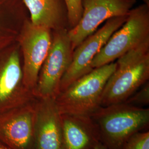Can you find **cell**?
Returning a JSON list of instances; mask_svg holds the SVG:
<instances>
[{
    "mask_svg": "<svg viewBox=\"0 0 149 149\" xmlns=\"http://www.w3.org/2000/svg\"><path fill=\"white\" fill-rule=\"evenodd\" d=\"M52 42V31L26 20L19 38L23 62L24 83L33 93L40 68Z\"/></svg>",
    "mask_w": 149,
    "mask_h": 149,
    "instance_id": "6",
    "label": "cell"
},
{
    "mask_svg": "<svg viewBox=\"0 0 149 149\" xmlns=\"http://www.w3.org/2000/svg\"><path fill=\"white\" fill-rule=\"evenodd\" d=\"M95 149H109L106 146H105L104 144H102L101 142L98 144V145L96 146Z\"/></svg>",
    "mask_w": 149,
    "mask_h": 149,
    "instance_id": "17",
    "label": "cell"
},
{
    "mask_svg": "<svg viewBox=\"0 0 149 149\" xmlns=\"http://www.w3.org/2000/svg\"><path fill=\"white\" fill-rule=\"evenodd\" d=\"M37 99L24 83L19 49H15L0 62V113L31 103Z\"/></svg>",
    "mask_w": 149,
    "mask_h": 149,
    "instance_id": "9",
    "label": "cell"
},
{
    "mask_svg": "<svg viewBox=\"0 0 149 149\" xmlns=\"http://www.w3.org/2000/svg\"><path fill=\"white\" fill-rule=\"evenodd\" d=\"M136 2V0H82L81 18L76 27L68 31L74 50L104 22L128 15Z\"/></svg>",
    "mask_w": 149,
    "mask_h": 149,
    "instance_id": "8",
    "label": "cell"
},
{
    "mask_svg": "<svg viewBox=\"0 0 149 149\" xmlns=\"http://www.w3.org/2000/svg\"><path fill=\"white\" fill-rule=\"evenodd\" d=\"M0 149H11L7 146L5 144H2V143L0 142Z\"/></svg>",
    "mask_w": 149,
    "mask_h": 149,
    "instance_id": "18",
    "label": "cell"
},
{
    "mask_svg": "<svg viewBox=\"0 0 149 149\" xmlns=\"http://www.w3.org/2000/svg\"><path fill=\"white\" fill-rule=\"evenodd\" d=\"M149 1L133 8L124 23L92 60V69L113 63L149 38Z\"/></svg>",
    "mask_w": 149,
    "mask_h": 149,
    "instance_id": "4",
    "label": "cell"
},
{
    "mask_svg": "<svg viewBox=\"0 0 149 149\" xmlns=\"http://www.w3.org/2000/svg\"><path fill=\"white\" fill-rule=\"evenodd\" d=\"M73 53L68 30L52 31L51 47L40 68L33 91L37 98H55L59 94L61 81L71 64Z\"/></svg>",
    "mask_w": 149,
    "mask_h": 149,
    "instance_id": "5",
    "label": "cell"
},
{
    "mask_svg": "<svg viewBox=\"0 0 149 149\" xmlns=\"http://www.w3.org/2000/svg\"><path fill=\"white\" fill-rule=\"evenodd\" d=\"M36 101L0 113L1 143L11 149H35Z\"/></svg>",
    "mask_w": 149,
    "mask_h": 149,
    "instance_id": "10",
    "label": "cell"
},
{
    "mask_svg": "<svg viewBox=\"0 0 149 149\" xmlns=\"http://www.w3.org/2000/svg\"><path fill=\"white\" fill-rule=\"evenodd\" d=\"M128 15L108 19L103 26L86 38L74 49L71 64L61 81L59 93L65 90L74 81L93 70L91 64L93 58L112 34L122 26Z\"/></svg>",
    "mask_w": 149,
    "mask_h": 149,
    "instance_id": "7",
    "label": "cell"
},
{
    "mask_svg": "<svg viewBox=\"0 0 149 149\" xmlns=\"http://www.w3.org/2000/svg\"><path fill=\"white\" fill-rule=\"evenodd\" d=\"M34 25L52 31L69 30L68 11L64 0H23Z\"/></svg>",
    "mask_w": 149,
    "mask_h": 149,
    "instance_id": "13",
    "label": "cell"
},
{
    "mask_svg": "<svg viewBox=\"0 0 149 149\" xmlns=\"http://www.w3.org/2000/svg\"><path fill=\"white\" fill-rule=\"evenodd\" d=\"M35 149H63L61 113L54 98L35 102Z\"/></svg>",
    "mask_w": 149,
    "mask_h": 149,
    "instance_id": "11",
    "label": "cell"
},
{
    "mask_svg": "<svg viewBox=\"0 0 149 149\" xmlns=\"http://www.w3.org/2000/svg\"><path fill=\"white\" fill-rule=\"evenodd\" d=\"M122 149H149V132H139L125 141Z\"/></svg>",
    "mask_w": 149,
    "mask_h": 149,
    "instance_id": "15",
    "label": "cell"
},
{
    "mask_svg": "<svg viewBox=\"0 0 149 149\" xmlns=\"http://www.w3.org/2000/svg\"><path fill=\"white\" fill-rule=\"evenodd\" d=\"M141 88L130 96L125 103L133 106L144 108L149 104V82H146Z\"/></svg>",
    "mask_w": 149,
    "mask_h": 149,
    "instance_id": "16",
    "label": "cell"
},
{
    "mask_svg": "<svg viewBox=\"0 0 149 149\" xmlns=\"http://www.w3.org/2000/svg\"><path fill=\"white\" fill-rule=\"evenodd\" d=\"M117 60L103 91L101 107L126 101L149 81V38Z\"/></svg>",
    "mask_w": 149,
    "mask_h": 149,
    "instance_id": "1",
    "label": "cell"
},
{
    "mask_svg": "<svg viewBox=\"0 0 149 149\" xmlns=\"http://www.w3.org/2000/svg\"><path fill=\"white\" fill-rule=\"evenodd\" d=\"M116 68L113 62L94 69L60 92L55 100L60 113L91 116L101 107L103 91Z\"/></svg>",
    "mask_w": 149,
    "mask_h": 149,
    "instance_id": "3",
    "label": "cell"
},
{
    "mask_svg": "<svg viewBox=\"0 0 149 149\" xmlns=\"http://www.w3.org/2000/svg\"><path fill=\"white\" fill-rule=\"evenodd\" d=\"M91 117L98 129L101 142L109 149H122L125 141L149 124V109L125 102L100 107Z\"/></svg>",
    "mask_w": 149,
    "mask_h": 149,
    "instance_id": "2",
    "label": "cell"
},
{
    "mask_svg": "<svg viewBox=\"0 0 149 149\" xmlns=\"http://www.w3.org/2000/svg\"><path fill=\"white\" fill-rule=\"evenodd\" d=\"M68 11L69 30L76 27L81 18L83 7L82 0H64Z\"/></svg>",
    "mask_w": 149,
    "mask_h": 149,
    "instance_id": "14",
    "label": "cell"
},
{
    "mask_svg": "<svg viewBox=\"0 0 149 149\" xmlns=\"http://www.w3.org/2000/svg\"><path fill=\"white\" fill-rule=\"evenodd\" d=\"M63 149H95L101 143L98 129L91 116L61 114Z\"/></svg>",
    "mask_w": 149,
    "mask_h": 149,
    "instance_id": "12",
    "label": "cell"
}]
</instances>
